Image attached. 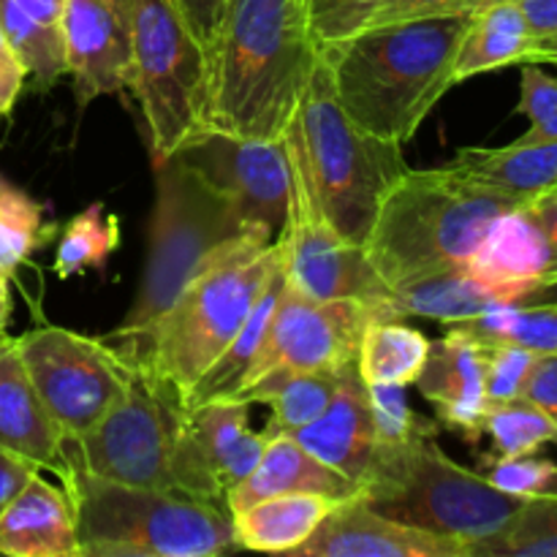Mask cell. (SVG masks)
I'll return each instance as SVG.
<instances>
[{"instance_id":"obj_19","label":"cell","mask_w":557,"mask_h":557,"mask_svg":"<svg viewBox=\"0 0 557 557\" xmlns=\"http://www.w3.org/2000/svg\"><path fill=\"white\" fill-rule=\"evenodd\" d=\"M484 357L487 348L482 343L451 326L444 337L430 341L428 362L417 379L419 392L433 403L438 422L468 441L482 438V422L490 408Z\"/></svg>"},{"instance_id":"obj_24","label":"cell","mask_w":557,"mask_h":557,"mask_svg":"<svg viewBox=\"0 0 557 557\" xmlns=\"http://www.w3.org/2000/svg\"><path fill=\"white\" fill-rule=\"evenodd\" d=\"M504 302H509L504 294L484 286L462 267H444L389 286L379 305V319H428L451 326Z\"/></svg>"},{"instance_id":"obj_11","label":"cell","mask_w":557,"mask_h":557,"mask_svg":"<svg viewBox=\"0 0 557 557\" xmlns=\"http://www.w3.org/2000/svg\"><path fill=\"white\" fill-rule=\"evenodd\" d=\"M16 348L63 441L96 428L128 389L131 364L103 337L36 326L16 337Z\"/></svg>"},{"instance_id":"obj_38","label":"cell","mask_w":557,"mask_h":557,"mask_svg":"<svg viewBox=\"0 0 557 557\" xmlns=\"http://www.w3.org/2000/svg\"><path fill=\"white\" fill-rule=\"evenodd\" d=\"M484 479L498 490H504V493L517 495L522 500L557 495V462L542 460L536 455H498L495 460L487 462Z\"/></svg>"},{"instance_id":"obj_39","label":"cell","mask_w":557,"mask_h":557,"mask_svg":"<svg viewBox=\"0 0 557 557\" xmlns=\"http://www.w3.org/2000/svg\"><path fill=\"white\" fill-rule=\"evenodd\" d=\"M517 112L531 123L520 139L557 141V79L542 69V63H522Z\"/></svg>"},{"instance_id":"obj_28","label":"cell","mask_w":557,"mask_h":557,"mask_svg":"<svg viewBox=\"0 0 557 557\" xmlns=\"http://www.w3.org/2000/svg\"><path fill=\"white\" fill-rule=\"evenodd\" d=\"M536 36L517 0H493L473 14L457 54L455 82L528 63Z\"/></svg>"},{"instance_id":"obj_26","label":"cell","mask_w":557,"mask_h":557,"mask_svg":"<svg viewBox=\"0 0 557 557\" xmlns=\"http://www.w3.org/2000/svg\"><path fill=\"white\" fill-rule=\"evenodd\" d=\"M337 504L343 500L319 493H288L256 500L232 515L234 542L239 549L294 555Z\"/></svg>"},{"instance_id":"obj_46","label":"cell","mask_w":557,"mask_h":557,"mask_svg":"<svg viewBox=\"0 0 557 557\" xmlns=\"http://www.w3.org/2000/svg\"><path fill=\"white\" fill-rule=\"evenodd\" d=\"M177 5L183 9V14L188 16V22L194 25V30L199 33L201 41L207 44V38L212 36V30H215L218 22H221L226 0H177Z\"/></svg>"},{"instance_id":"obj_47","label":"cell","mask_w":557,"mask_h":557,"mask_svg":"<svg viewBox=\"0 0 557 557\" xmlns=\"http://www.w3.org/2000/svg\"><path fill=\"white\" fill-rule=\"evenodd\" d=\"M528 212L536 218V223L542 226L544 237H547L549 248H553L555 264H557V185H553L549 190L539 194L536 199L528 201Z\"/></svg>"},{"instance_id":"obj_29","label":"cell","mask_w":557,"mask_h":557,"mask_svg":"<svg viewBox=\"0 0 557 557\" xmlns=\"http://www.w3.org/2000/svg\"><path fill=\"white\" fill-rule=\"evenodd\" d=\"M341 370H302V373L272 370L237 397L250 406L272 408V419L264 430L267 435H294L324 413L341 379Z\"/></svg>"},{"instance_id":"obj_43","label":"cell","mask_w":557,"mask_h":557,"mask_svg":"<svg viewBox=\"0 0 557 557\" xmlns=\"http://www.w3.org/2000/svg\"><path fill=\"white\" fill-rule=\"evenodd\" d=\"M522 397L531 400L536 408H542L549 422L557 428V351L542 354L536 359L525 381V389H522Z\"/></svg>"},{"instance_id":"obj_16","label":"cell","mask_w":557,"mask_h":557,"mask_svg":"<svg viewBox=\"0 0 557 557\" xmlns=\"http://www.w3.org/2000/svg\"><path fill=\"white\" fill-rule=\"evenodd\" d=\"M131 9L134 0H65V65L79 109L131 87Z\"/></svg>"},{"instance_id":"obj_32","label":"cell","mask_w":557,"mask_h":557,"mask_svg":"<svg viewBox=\"0 0 557 557\" xmlns=\"http://www.w3.org/2000/svg\"><path fill=\"white\" fill-rule=\"evenodd\" d=\"M451 326L462 330L484 348L517 346L539 354V357L557 351V302H504Z\"/></svg>"},{"instance_id":"obj_40","label":"cell","mask_w":557,"mask_h":557,"mask_svg":"<svg viewBox=\"0 0 557 557\" xmlns=\"http://www.w3.org/2000/svg\"><path fill=\"white\" fill-rule=\"evenodd\" d=\"M381 0H305V14L313 41L321 47L343 41L362 30Z\"/></svg>"},{"instance_id":"obj_18","label":"cell","mask_w":557,"mask_h":557,"mask_svg":"<svg viewBox=\"0 0 557 557\" xmlns=\"http://www.w3.org/2000/svg\"><path fill=\"white\" fill-rule=\"evenodd\" d=\"M462 270L509 302H525L533 294L557 286L553 248L528 207H515L490 223Z\"/></svg>"},{"instance_id":"obj_12","label":"cell","mask_w":557,"mask_h":557,"mask_svg":"<svg viewBox=\"0 0 557 557\" xmlns=\"http://www.w3.org/2000/svg\"><path fill=\"white\" fill-rule=\"evenodd\" d=\"M283 145L292 169V196L283 232V277L299 294L313 299H364L379 315L381 299L389 286L375 275L364 248L346 243L332 228L315 199L313 183L302 163L292 123L283 131Z\"/></svg>"},{"instance_id":"obj_44","label":"cell","mask_w":557,"mask_h":557,"mask_svg":"<svg viewBox=\"0 0 557 557\" xmlns=\"http://www.w3.org/2000/svg\"><path fill=\"white\" fill-rule=\"evenodd\" d=\"M25 82H27L25 69H22L20 58L14 54L3 27H0V117H9V114L14 112Z\"/></svg>"},{"instance_id":"obj_41","label":"cell","mask_w":557,"mask_h":557,"mask_svg":"<svg viewBox=\"0 0 557 557\" xmlns=\"http://www.w3.org/2000/svg\"><path fill=\"white\" fill-rule=\"evenodd\" d=\"M539 354L517 346H490L484 357V389L487 403H509L522 397L525 381L536 364Z\"/></svg>"},{"instance_id":"obj_7","label":"cell","mask_w":557,"mask_h":557,"mask_svg":"<svg viewBox=\"0 0 557 557\" xmlns=\"http://www.w3.org/2000/svg\"><path fill=\"white\" fill-rule=\"evenodd\" d=\"M438 435H419L392 446H375L359 498L406 525L455 539L468 547L498 536L525 500L504 493L451 460Z\"/></svg>"},{"instance_id":"obj_4","label":"cell","mask_w":557,"mask_h":557,"mask_svg":"<svg viewBox=\"0 0 557 557\" xmlns=\"http://www.w3.org/2000/svg\"><path fill=\"white\" fill-rule=\"evenodd\" d=\"M525 201L441 169H411L389 188L364 256L386 286L424 272L462 267L490 223Z\"/></svg>"},{"instance_id":"obj_33","label":"cell","mask_w":557,"mask_h":557,"mask_svg":"<svg viewBox=\"0 0 557 557\" xmlns=\"http://www.w3.org/2000/svg\"><path fill=\"white\" fill-rule=\"evenodd\" d=\"M120 245V218L112 215L101 201L76 212L60 232L54 253V275L60 281L79 275L85 270H101Z\"/></svg>"},{"instance_id":"obj_27","label":"cell","mask_w":557,"mask_h":557,"mask_svg":"<svg viewBox=\"0 0 557 557\" xmlns=\"http://www.w3.org/2000/svg\"><path fill=\"white\" fill-rule=\"evenodd\" d=\"M63 5L65 0H0V27L27 79L41 90L69 76Z\"/></svg>"},{"instance_id":"obj_30","label":"cell","mask_w":557,"mask_h":557,"mask_svg":"<svg viewBox=\"0 0 557 557\" xmlns=\"http://www.w3.org/2000/svg\"><path fill=\"white\" fill-rule=\"evenodd\" d=\"M430 354V337L413 326L373 319L364 326L357 370L368 386H413Z\"/></svg>"},{"instance_id":"obj_45","label":"cell","mask_w":557,"mask_h":557,"mask_svg":"<svg viewBox=\"0 0 557 557\" xmlns=\"http://www.w3.org/2000/svg\"><path fill=\"white\" fill-rule=\"evenodd\" d=\"M36 471L38 468L33 466V462L0 449V515H3L5 506L20 495V490L30 482V476Z\"/></svg>"},{"instance_id":"obj_15","label":"cell","mask_w":557,"mask_h":557,"mask_svg":"<svg viewBox=\"0 0 557 557\" xmlns=\"http://www.w3.org/2000/svg\"><path fill=\"white\" fill-rule=\"evenodd\" d=\"M177 156L194 163L212 183L237 199L250 221L283 232L292 196V169L281 139H243V136L199 131L177 147Z\"/></svg>"},{"instance_id":"obj_10","label":"cell","mask_w":557,"mask_h":557,"mask_svg":"<svg viewBox=\"0 0 557 557\" xmlns=\"http://www.w3.org/2000/svg\"><path fill=\"white\" fill-rule=\"evenodd\" d=\"M185 411L177 386L131 364L125 395L82 438L63 441L65 457L112 482L172 490L169 457Z\"/></svg>"},{"instance_id":"obj_5","label":"cell","mask_w":557,"mask_h":557,"mask_svg":"<svg viewBox=\"0 0 557 557\" xmlns=\"http://www.w3.org/2000/svg\"><path fill=\"white\" fill-rule=\"evenodd\" d=\"M79 557H215L239 549L232 515L174 490L134 487L85 471L65 457Z\"/></svg>"},{"instance_id":"obj_8","label":"cell","mask_w":557,"mask_h":557,"mask_svg":"<svg viewBox=\"0 0 557 557\" xmlns=\"http://www.w3.org/2000/svg\"><path fill=\"white\" fill-rule=\"evenodd\" d=\"M292 131L326 221L346 243L364 248L381 201L408 172L403 145L381 139L348 117L321 54Z\"/></svg>"},{"instance_id":"obj_17","label":"cell","mask_w":557,"mask_h":557,"mask_svg":"<svg viewBox=\"0 0 557 557\" xmlns=\"http://www.w3.org/2000/svg\"><path fill=\"white\" fill-rule=\"evenodd\" d=\"M294 555L305 557H468L455 539L406 525L357 498L337 504Z\"/></svg>"},{"instance_id":"obj_42","label":"cell","mask_w":557,"mask_h":557,"mask_svg":"<svg viewBox=\"0 0 557 557\" xmlns=\"http://www.w3.org/2000/svg\"><path fill=\"white\" fill-rule=\"evenodd\" d=\"M493 0H381L375 14L364 27L392 25V22H411V20H438V16L457 14H476ZM362 27V30H364Z\"/></svg>"},{"instance_id":"obj_36","label":"cell","mask_w":557,"mask_h":557,"mask_svg":"<svg viewBox=\"0 0 557 557\" xmlns=\"http://www.w3.org/2000/svg\"><path fill=\"white\" fill-rule=\"evenodd\" d=\"M482 433L493 438L495 451L504 457L536 455L542 446L557 444L555 424L525 397L490 406L484 413Z\"/></svg>"},{"instance_id":"obj_13","label":"cell","mask_w":557,"mask_h":557,"mask_svg":"<svg viewBox=\"0 0 557 557\" xmlns=\"http://www.w3.org/2000/svg\"><path fill=\"white\" fill-rule=\"evenodd\" d=\"M379 319L364 299H313L283 277L281 297L267 324L264 341L239 392L272 370H341L357 359L364 326ZM237 392V395H239ZM234 395V397H237Z\"/></svg>"},{"instance_id":"obj_3","label":"cell","mask_w":557,"mask_h":557,"mask_svg":"<svg viewBox=\"0 0 557 557\" xmlns=\"http://www.w3.org/2000/svg\"><path fill=\"white\" fill-rule=\"evenodd\" d=\"M152 172L156 205L150 215L145 275L125 319L103 341L139 335L196 275L277 239L270 226L250 221L228 190L177 152L156 158Z\"/></svg>"},{"instance_id":"obj_48","label":"cell","mask_w":557,"mask_h":557,"mask_svg":"<svg viewBox=\"0 0 557 557\" xmlns=\"http://www.w3.org/2000/svg\"><path fill=\"white\" fill-rule=\"evenodd\" d=\"M533 36L547 38L557 33V0H517Z\"/></svg>"},{"instance_id":"obj_21","label":"cell","mask_w":557,"mask_h":557,"mask_svg":"<svg viewBox=\"0 0 557 557\" xmlns=\"http://www.w3.org/2000/svg\"><path fill=\"white\" fill-rule=\"evenodd\" d=\"M0 449L58 476L69 466L63 433L27 375L16 337L5 335H0Z\"/></svg>"},{"instance_id":"obj_22","label":"cell","mask_w":557,"mask_h":557,"mask_svg":"<svg viewBox=\"0 0 557 557\" xmlns=\"http://www.w3.org/2000/svg\"><path fill=\"white\" fill-rule=\"evenodd\" d=\"M288 493H319L326 498L348 500L357 498L362 487L326 462H321L315 455H310L294 435L277 433L267 435L259 466L226 495V509L228 515H234V511L245 509L256 500Z\"/></svg>"},{"instance_id":"obj_37","label":"cell","mask_w":557,"mask_h":557,"mask_svg":"<svg viewBox=\"0 0 557 557\" xmlns=\"http://www.w3.org/2000/svg\"><path fill=\"white\" fill-rule=\"evenodd\" d=\"M375 424V446L403 444L419 435H438V424L417 413L408 403V386H368Z\"/></svg>"},{"instance_id":"obj_35","label":"cell","mask_w":557,"mask_h":557,"mask_svg":"<svg viewBox=\"0 0 557 557\" xmlns=\"http://www.w3.org/2000/svg\"><path fill=\"white\" fill-rule=\"evenodd\" d=\"M471 557H557V495L525 500L515 520L476 544Z\"/></svg>"},{"instance_id":"obj_50","label":"cell","mask_w":557,"mask_h":557,"mask_svg":"<svg viewBox=\"0 0 557 557\" xmlns=\"http://www.w3.org/2000/svg\"><path fill=\"white\" fill-rule=\"evenodd\" d=\"M11 321V292H9V277L0 272V335H5V326Z\"/></svg>"},{"instance_id":"obj_23","label":"cell","mask_w":557,"mask_h":557,"mask_svg":"<svg viewBox=\"0 0 557 557\" xmlns=\"http://www.w3.org/2000/svg\"><path fill=\"white\" fill-rule=\"evenodd\" d=\"M0 555L79 557L76 520L65 490L33 473L0 515Z\"/></svg>"},{"instance_id":"obj_31","label":"cell","mask_w":557,"mask_h":557,"mask_svg":"<svg viewBox=\"0 0 557 557\" xmlns=\"http://www.w3.org/2000/svg\"><path fill=\"white\" fill-rule=\"evenodd\" d=\"M283 288V270L272 277L270 286L261 292L259 302L253 305L250 315L245 319L243 330L234 335V341L223 348L221 357L210 364V368L201 373V379L190 386V392L185 395V408H196L201 403L218 400V397H234L243 386L245 375H248L250 364H253L256 351H259L261 341H264L267 324H270V315L275 310L277 297H281Z\"/></svg>"},{"instance_id":"obj_14","label":"cell","mask_w":557,"mask_h":557,"mask_svg":"<svg viewBox=\"0 0 557 557\" xmlns=\"http://www.w3.org/2000/svg\"><path fill=\"white\" fill-rule=\"evenodd\" d=\"M264 446L267 433L250 430V403L218 397L188 408L169 457L172 490L226 509V495L259 466Z\"/></svg>"},{"instance_id":"obj_20","label":"cell","mask_w":557,"mask_h":557,"mask_svg":"<svg viewBox=\"0 0 557 557\" xmlns=\"http://www.w3.org/2000/svg\"><path fill=\"white\" fill-rule=\"evenodd\" d=\"M294 438L362 487L375 455V424L370 411L368 384L357 370V359L341 370L330 406L315 422L294 433Z\"/></svg>"},{"instance_id":"obj_1","label":"cell","mask_w":557,"mask_h":557,"mask_svg":"<svg viewBox=\"0 0 557 557\" xmlns=\"http://www.w3.org/2000/svg\"><path fill=\"white\" fill-rule=\"evenodd\" d=\"M319 54L305 0H226L207 38L201 131L281 139Z\"/></svg>"},{"instance_id":"obj_6","label":"cell","mask_w":557,"mask_h":557,"mask_svg":"<svg viewBox=\"0 0 557 557\" xmlns=\"http://www.w3.org/2000/svg\"><path fill=\"white\" fill-rule=\"evenodd\" d=\"M281 270L283 245L277 237L267 248L196 275L145 332L107 343L128 364H141L177 386L185 400L190 386L243 330L261 292Z\"/></svg>"},{"instance_id":"obj_34","label":"cell","mask_w":557,"mask_h":557,"mask_svg":"<svg viewBox=\"0 0 557 557\" xmlns=\"http://www.w3.org/2000/svg\"><path fill=\"white\" fill-rule=\"evenodd\" d=\"M54 232L58 226L47 223L41 201L0 174V272L5 277L14 275Z\"/></svg>"},{"instance_id":"obj_2","label":"cell","mask_w":557,"mask_h":557,"mask_svg":"<svg viewBox=\"0 0 557 557\" xmlns=\"http://www.w3.org/2000/svg\"><path fill=\"white\" fill-rule=\"evenodd\" d=\"M471 20L473 14L392 22L321 47L337 103L370 134L395 145L411 141L457 85V54Z\"/></svg>"},{"instance_id":"obj_9","label":"cell","mask_w":557,"mask_h":557,"mask_svg":"<svg viewBox=\"0 0 557 557\" xmlns=\"http://www.w3.org/2000/svg\"><path fill=\"white\" fill-rule=\"evenodd\" d=\"M131 87L147 125L150 156L166 158L201 131L207 44L177 0H134Z\"/></svg>"},{"instance_id":"obj_25","label":"cell","mask_w":557,"mask_h":557,"mask_svg":"<svg viewBox=\"0 0 557 557\" xmlns=\"http://www.w3.org/2000/svg\"><path fill=\"white\" fill-rule=\"evenodd\" d=\"M446 166L528 205L557 185V141L515 139L504 147H462Z\"/></svg>"},{"instance_id":"obj_49","label":"cell","mask_w":557,"mask_h":557,"mask_svg":"<svg viewBox=\"0 0 557 557\" xmlns=\"http://www.w3.org/2000/svg\"><path fill=\"white\" fill-rule=\"evenodd\" d=\"M528 63H557V33L547 38H536L531 54H528Z\"/></svg>"}]
</instances>
